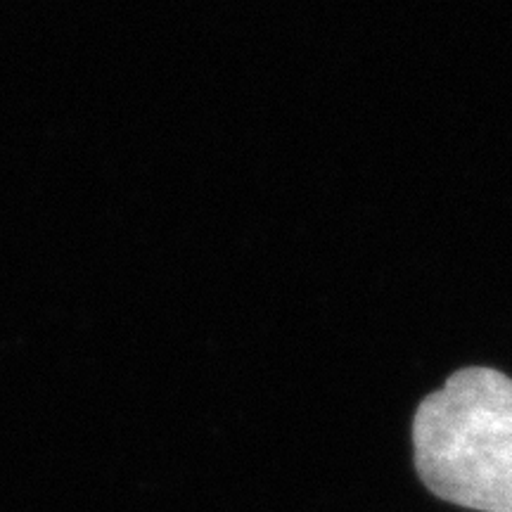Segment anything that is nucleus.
Returning <instances> with one entry per match:
<instances>
[{
	"label": "nucleus",
	"mask_w": 512,
	"mask_h": 512,
	"mask_svg": "<svg viewBox=\"0 0 512 512\" xmlns=\"http://www.w3.org/2000/svg\"><path fill=\"white\" fill-rule=\"evenodd\" d=\"M415 470L441 501L512 512V380L463 368L413 418Z\"/></svg>",
	"instance_id": "obj_1"
}]
</instances>
